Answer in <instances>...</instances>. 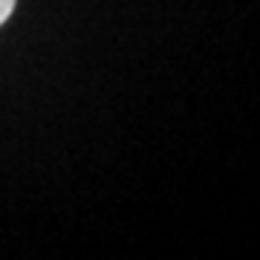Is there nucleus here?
Wrapping results in <instances>:
<instances>
[{"label":"nucleus","instance_id":"f257e3e1","mask_svg":"<svg viewBox=\"0 0 260 260\" xmlns=\"http://www.w3.org/2000/svg\"><path fill=\"white\" fill-rule=\"evenodd\" d=\"M15 6H18V0H0V26H3V23L12 18Z\"/></svg>","mask_w":260,"mask_h":260}]
</instances>
